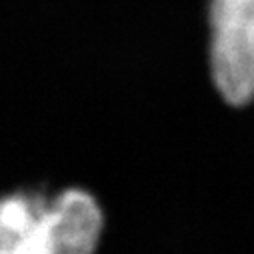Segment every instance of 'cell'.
Listing matches in <instances>:
<instances>
[{"instance_id":"6da1fadb","label":"cell","mask_w":254,"mask_h":254,"mask_svg":"<svg viewBox=\"0 0 254 254\" xmlns=\"http://www.w3.org/2000/svg\"><path fill=\"white\" fill-rule=\"evenodd\" d=\"M206 66L226 106L254 102V0H208Z\"/></svg>"},{"instance_id":"7a4b0ae2","label":"cell","mask_w":254,"mask_h":254,"mask_svg":"<svg viewBox=\"0 0 254 254\" xmlns=\"http://www.w3.org/2000/svg\"><path fill=\"white\" fill-rule=\"evenodd\" d=\"M104 216L98 200L72 186L52 194L42 254H94Z\"/></svg>"},{"instance_id":"3957f363","label":"cell","mask_w":254,"mask_h":254,"mask_svg":"<svg viewBox=\"0 0 254 254\" xmlns=\"http://www.w3.org/2000/svg\"><path fill=\"white\" fill-rule=\"evenodd\" d=\"M50 198L34 188L0 194V254H42Z\"/></svg>"}]
</instances>
